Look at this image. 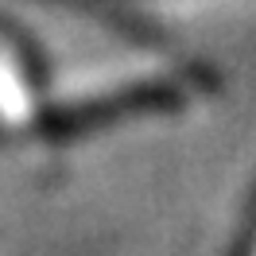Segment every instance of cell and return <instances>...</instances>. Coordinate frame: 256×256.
<instances>
[{
  "mask_svg": "<svg viewBox=\"0 0 256 256\" xmlns=\"http://www.w3.org/2000/svg\"><path fill=\"white\" fill-rule=\"evenodd\" d=\"M240 256H256V218H252V233H248V248H244Z\"/></svg>",
  "mask_w": 256,
  "mask_h": 256,
  "instance_id": "obj_1",
  "label": "cell"
}]
</instances>
